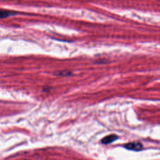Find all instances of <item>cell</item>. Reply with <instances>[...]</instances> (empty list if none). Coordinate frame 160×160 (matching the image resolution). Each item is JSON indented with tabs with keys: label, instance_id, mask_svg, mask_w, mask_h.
I'll return each instance as SVG.
<instances>
[{
	"label": "cell",
	"instance_id": "obj_3",
	"mask_svg": "<svg viewBox=\"0 0 160 160\" xmlns=\"http://www.w3.org/2000/svg\"><path fill=\"white\" fill-rule=\"evenodd\" d=\"M118 136L116 134H110L108 135L106 137H104L102 140H101V142L102 144H108L109 143H111L112 142L116 141V139H118Z\"/></svg>",
	"mask_w": 160,
	"mask_h": 160
},
{
	"label": "cell",
	"instance_id": "obj_2",
	"mask_svg": "<svg viewBox=\"0 0 160 160\" xmlns=\"http://www.w3.org/2000/svg\"><path fill=\"white\" fill-rule=\"evenodd\" d=\"M18 14L16 11L4 10V9H0V19H4L7 18L10 16H15Z\"/></svg>",
	"mask_w": 160,
	"mask_h": 160
},
{
	"label": "cell",
	"instance_id": "obj_4",
	"mask_svg": "<svg viewBox=\"0 0 160 160\" xmlns=\"http://www.w3.org/2000/svg\"><path fill=\"white\" fill-rule=\"evenodd\" d=\"M71 74V72L68 71H59L58 73V75L59 76H69Z\"/></svg>",
	"mask_w": 160,
	"mask_h": 160
},
{
	"label": "cell",
	"instance_id": "obj_1",
	"mask_svg": "<svg viewBox=\"0 0 160 160\" xmlns=\"http://www.w3.org/2000/svg\"><path fill=\"white\" fill-rule=\"evenodd\" d=\"M124 147L129 150L139 151L142 149V144L139 142H132L126 144Z\"/></svg>",
	"mask_w": 160,
	"mask_h": 160
}]
</instances>
